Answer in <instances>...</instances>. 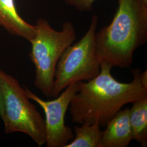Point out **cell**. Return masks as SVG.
I'll return each mask as SVG.
<instances>
[{"instance_id": "obj_1", "label": "cell", "mask_w": 147, "mask_h": 147, "mask_svg": "<svg viewBox=\"0 0 147 147\" xmlns=\"http://www.w3.org/2000/svg\"><path fill=\"white\" fill-rule=\"evenodd\" d=\"M112 68L101 62L97 76L87 82H78V89L69 107L73 123H97L104 127L124 105L147 97V70H132L133 80L123 83L112 76Z\"/></svg>"}, {"instance_id": "obj_2", "label": "cell", "mask_w": 147, "mask_h": 147, "mask_svg": "<svg viewBox=\"0 0 147 147\" xmlns=\"http://www.w3.org/2000/svg\"><path fill=\"white\" fill-rule=\"evenodd\" d=\"M110 24L95 34L100 62L129 68L134 54L147 40V0H117Z\"/></svg>"}, {"instance_id": "obj_3", "label": "cell", "mask_w": 147, "mask_h": 147, "mask_svg": "<svg viewBox=\"0 0 147 147\" xmlns=\"http://www.w3.org/2000/svg\"><path fill=\"white\" fill-rule=\"evenodd\" d=\"M34 37L30 41V56L35 67L34 84L43 94L53 97L54 74L59 59L76 38L73 24L65 21L61 31L53 29L47 20L39 19L34 25Z\"/></svg>"}, {"instance_id": "obj_4", "label": "cell", "mask_w": 147, "mask_h": 147, "mask_svg": "<svg viewBox=\"0 0 147 147\" xmlns=\"http://www.w3.org/2000/svg\"><path fill=\"white\" fill-rule=\"evenodd\" d=\"M3 115L2 119L6 134H25L39 147L46 143L45 121L30 102L25 88L14 77L0 69Z\"/></svg>"}, {"instance_id": "obj_5", "label": "cell", "mask_w": 147, "mask_h": 147, "mask_svg": "<svg viewBox=\"0 0 147 147\" xmlns=\"http://www.w3.org/2000/svg\"><path fill=\"white\" fill-rule=\"evenodd\" d=\"M98 16H92L89 28L78 42L67 47L58 60L54 74L53 97H57L70 84L89 81L100 71V59L95 43Z\"/></svg>"}, {"instance_id": "obj_6", "label": "cell", "mask_w": 147, "mask_h": 147, "mask_svg": "<svg viewBox=\"0 0 147 147\" xmlns=\"http://www.w3.org/2000/svg\"><path fill=\"white\" fill-rule=\"evenodd\" d=\"M78 89V82L67 87L63 92L54 100H43L25 87L30 100L39 105L44 112L47 147H64L74 138L72 129L65 124V116L70 101Z\"/></svg>"}, {"instance_id": "obj_7", "label": "cell", "mask_w": 147, "mask_h": 147, "mask_svg": "<svg viewBox=\"0 0 147 147\" xmlns=\"http://www.w3.org/2000/svg\"><path fill=\"white\" fill-rule=\"evenodd\" d=\"M102 131V147H126L132 141L130 108L118 111Z\"/></svg>"}, {"instance_id": "obj_8", "label": "cell", "mask_w": 147, "mask_h": 147, "mask_svg": "<svg viewBox=\"0 0 147 147\" xmlns=\"http://www.w3.org/2000/svg\"><path fill=\"white\" fill-rule=\"evenodd\" d=\"M0 26L11 34L29 42L35 36L34 25L27 22L19 14L15 0H0Z\"/></svg>"}, {"instance_id": "obj_9", "label": "cell", "mask_w": 147, "mask_h": 147, "mask_svg": "<svg viewBox=\"0 0 147 147\" xmlns=\"http://www.w3.org/2000/svg\"><path fill=\"white\" fill-rule=\"evenodd\" d=\"M130 109L132 140L143 147L147 145V97L137 100Z\"/></svg>"}, {"instance_id": "obj_10", "label": "cell", "mask_w": 147, "mask_h": 147, "mask_svg": "<svg viewBox=\"0 0 147 147\" xmlns=\"http://www.w3.org/2000/svg\"><path fill=\"white\" fill-rule=\"evenodd\" d=\"M97 123H84L74 127V138L64 147H102V131Z\"/></svg>"}, {"instance_id": "obj_11", "label": "cell", "mask_w": 147, "mask_h": 147, "mask_svg": "<svg viewBox=\"0 0 147 147\" xmlns=\"http://www.w3.org/2000/svg\"><path fill=\"white\" fill-rule=\"evenodd\" d=\"M69 5L81 11H88L92 10V6L96 0H64Z\"/></svg>"}, {"instance_id": "obj_12", "label": "cell", "mask_w": 147, "mask_h": 147, "mask_svg": "<svg viewBox=\"0 0 147 147\" xmlns=\"http://www.w3.org/2000/svg\"><path fill=\"white\" fill-rule=\"evenodd\" d=\"M3 98H2V90L0 86V117L1 118L3 117Z\"/></svg>"}]
</instances>
